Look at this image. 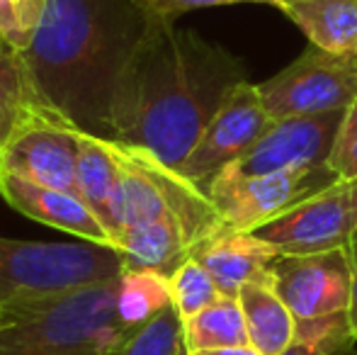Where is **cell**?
<instances>
[{
  "label": "cell",
  "mask_w": 357,
  "mask_h": 355,
  "mask_svg": "<svg viewBox=\"0 0 357 355\" xmlns=\"http://www.w3.org/2000/svg\"><path fill=\"white\" fill-rule=\"evenodd\" d=\"M326 166L340 180L357 183V100L345 109Z\"/></svg>",
  "instance_id": "cell-25"
},
{
  "label": "cell",
  "mask_w": 357,
  "mask_h": 355,
  "mask_svg": "<svg viewBox=\"0 0 357 355\" xmlns=\"http://www.w3.org/2000/svg\"><path fill=\"white\" fill-rule=\"evenodd\" d=\"M294 341L328 353H357V336L348 312L296 322Z\"/></svg>",
  "instance_id": "cell-24"
},
{
  "label": "cell",
  "mask_w": 357,
  "mask_h": 355,
  "mask_svg": "<svg viewBox=\"0 0 357 355\" xmlns=\"http://www.w3.org/2000/svg\"><path fill=\"white\" fill-rule=\"evenodd\" d=\"M5 47H8V44H5V42H3V37H0V49H5Z\"/></svg>",
  "instance_id": "cell-34"
},
{
  "label": "cell",
  "mask_w": 357,
  "mask_h": 355,
  "mask_svg": "<svg viewBox=\"0 0 357 355\" xmlns=\"http://www.w3.org/2000/svg\"><path fill=\"white\" fill-rule=\"evenodd\" d=\"M282 355H357V353H328V351H321V348H314V346H306V343L294 341Z\"/></svg>",
  "instance_id": "cell-29"
},
{
  "label": "cell",
  "mask_w": 357,
  "mask_h": 355,
  "mask_svg": "<svg viewBox=\"0 0 357 355\" xmlns=\"http://www.w3.org/2000/svg\"><path fill=\"white\" fill-rule=\"evenodd\" d=\"M238 302L248 326L250 348L260 355H282L294 343L296 319L278 294L273 278L243 285Z\"/></svg>",
  "instance_id": "cell-16"
},
{
  "label": "cell",
  "mask_w": 357,
  "mask_h": 355,
  "mask_svg": "<svg viewBox=\"0 0 357 355\" xmlns=\"http://www.w3.org/2000/svg\"><path fill=\"white\" fill-rule=\"evenodd\" d=\"M190 258L202 263L224 297H238L243 285L273 278V263L280 253L253 232L224 227L195 246Z\"/></svg>",
  "instance_id": "cell-14"
},
{
  "label": "cell",
  "mask_w": 357,
  "mask_h": 355,
  "mask_svg": "<svg viewBox=\"0 0 357 355\" xmlns=\"http://www.w3.org/2000/svg\"><path fill=\"white\" fill-rule=\"evenodd\" d=\"M241 66L175 22L151 20L112 90L107 139L178 171L236 83Z\"/></svg>",
  "instance_id": "cell-1"
},
{
  "label": "cell",
  "mask_w": 357,
  "mask_h": 355,
  "mask_svg": "<svg viewBox=\"0 0 357 355\" xmlns=\"http://www.w3.org/2000/svg\"><path fill=\"white\" fill-rule=\"evenodd\" d=\"M114 248L124 270H155L170 278L190 258L195 241L178 219H155L122 232Z\"/></svg>",
  "instance_id": "cell-15"
},
{
  "label": "cell",
  "mask_w": 357,
  "mask_h": 355,
  "mask_svg": "<svg viewBox=\"0 0 357 355\" xmlns=\"http://www.w3.org/2000/svg\"><path fill=\"white\" fill-rule=\"evenodd\" d=\"M114 144L119 158V180L112 195L114 246L122 232L155 219H178L195 246L226 227L199 185L190 183L144 149Z\"/></svg>",
  "instance_id": "cell-4"
},
{
  "label": "cell",
  "mask_w": 357,
  "mask_h": 355,
  "mask_svg": "<svg viewBox=\"0 0 357 355\" xmlns=\"http://www.w3.org/2000/svg\"><path fill=\"white\" fill-rule=\"evenodd\" d=\"M195 355H260L255 348L243 346V348H219V351H202V353H195Z\"/></svg>",
  "instance_id": "cell-31"
},
{
  "label": "cell",
  "mask_w": 357,
  "mask_h": 355,
  "mask_svg": "<svg viewBox=\"0 0 357 355\" xmlns=\"http://www.w3.org/2000/svg\"><path fill=\"white\" fill-rule=\"evenodd\" d=\"M119 180V158L117 144L112 139L95 137L90 132H80L78 166H75V183L78 195L95 217L102 222L114 241L112 222V195Z\"/></svg>",
  "instance_id": "cell-17"
},
{
  "label": "cell",
  "mask_w": 357,
  "mask_h": 355,
  "mask_svg": "<svg viewBox=\"0 0 357 355\" xmlns=\"http://www.w3.org/2000/svg\"><path fill=\"white\" fill-rule=\"evenodd\" d=\"M338 176L328 166L304 168V171L270 173L248 180H212L204 188L221 222L238 232H255L263 224L278 219L294 204L338 183Z\"/></svg>",
  "instance_id": "cell-10"
},
{
  "label": "cell",
  "mask_w": 357,
  "mask_h": 355,
  "mask_svg": "<svg viewBox=\"0 0 357 355\" xmlns=\"http://www.w3.org/2000/svg\"><path fill=\"white\" fill-rule=\"evenodd\" d=\"M282 13L309 37L311 47L331 54H357V0H301Z\"/></svg>",
  "instance_id": "cell-18"
},
{
  "label": "cell",
  "mask_w": 357,
  "mask_h": 355,
  "mask_svg": "<svg viewBox=\"0 0 357 355\" xmlns=\"http://www.w3.org/2000/svg\"><path fill=\"white\" fill-rule=\"evenodd\" d=\"M357 224V183L338 180L255 229V236L278 248L280 256L353 248Z\"/></svg>",
  "instance_id": "cell-8"
},
{
  "label": "cell",
  "mask_w": 357,
  "mask_h": 355,
  "mask_svg": "<svg viewBox=\"0 0 357 355\" xmlns=\"http://www.w3.org/2000/svg\"><path fill=\"white\" fill-rule=\"evenodd\" d=\"M343 114L345 112H328L314 114V117L273 119V124L265 129L263 137L238 161L226 166L212 180L234 183V180H248L270 176V173L326 166L335 134H338L340 122H343Z\"/></svg>",
  "instance_id": "cell-9"
},
{
  "label": "cell",
  "mask_w": 357,
  "mask_h": 355,
  "mask_svg": "<svg viewBox=\"0 0 357 355\" xmlns=\"http://www.w3.org/2000/svg\"><path fill=\"white\" fill-rule=\"evenodd\" d=\"M34 95L37 90L20 54L10 47L0 49V153Z\"/></svg>",
  "instance_id": "cell-21"
},
{
  "label": "cell",
  "mask_w": 357,
  "mask_h": 355,
  "mask_svg": "<svg viewBox=\"0 0 357 355\" xmlns=\"http://www.w3.org/2000/svg\"><path fill=\"white\" fill-rule=\"evenodd\" d=\"M17 5V13H20V22H22L24 32L32 37L34 27L39 24L44 15V8H47V0H15Z\"/></svg>",
  "instance_id": "cell-28"
},
{
  "label": "cell",
  "mask_w": 357,
  "mask_h": 355,
  "mask_svg": "<svg viewBox=\"0 0 357 355\" xmlns=\"http://www.w3.org/2000/svg\"><path fill=\"white\" fill-rule=\"evenodd\" d=\"M353 248H357V224H355V241H353Z\"/></svg>",
  "instance_id": "cell-33"
},
{
  "label": "cell",
  "mask_w": 357,
  "mask_h": 355,
  "mask_svg": "<svg viewBox=\"0 0 357 355\" xmlns=\"http://www.w3.org/2000/svg\"><path fill=\"white\" fill-rule=\"evenodd\" d=\"M0 37L10 49L22 54L29 44V34L20 22V13L15 0H0Z\"/></svg>",
  "instance_id": "cell-27"
},
{
  "label": "cell",
  "mask_w": 357,
  "mask_h": 355,
  "mask_svg": "<svg viewBox=\"0 0 357 355\" xmlns=\"http://www.w3.org/2000/svg\"><path fill=\"white\" fill-rule=\"evenodd\" d=\"M289 3H301V0H275V8H280V10H282L284 5H289Z\"/></svg>",
  "instance_id": "cell-32"
},
{
  "label": "cell",
  "mask_w": 357,
  "mask_h": 355,
  "mask_svg": "<svg viewBox=\"0 0 357 355\" xmlns=\"http://www.w3.org/2000/svg\"><path fill=\"white\" fill-rule=\"evenodd\" d=\"M0 197L24 217L39 224H47L59 232L78 236L80 241L100 243L114 248L109 232L102 227L93 209L73 192L47 188L34 180L20 178L15 173H0Z\"/></svg>",
  "instance_id": "cell-13"
},
{
  "label": "cell",
  "mask_w": 357,
  "mask_h": 355,
  "mask_svg": "<svg viewBox=\"0 0 357 355\" xmlns=\"http://www.w3.org/2000/svg\"><path fill=\"white\" fill-rule=\"evenodd\" d=\"M117 355H188L185 353L183 319L178 309L168 307L142 324L119 346Z\"/></svg>",
  "instance_id": "cell-22"
},
{
  "label": "cell",
  "mask_w": 357,
  "mask_h": 355,
  "mask_svg": "<svg viewBox=\"0 0 357 355\" xmlns=\"http://www.w3.org/2000/svg\"><path fill=\"white\" fill-rule=\"evenodd\" d=\"M122 270V256L100 243L0 236V312L49 294L107 282L119 278Z\"/></svg>",
  "instance_id": "cell-5"
},
{
  "label": "cell",
  "mask_w": 357,
  "mask_h": 355,
  "mask_svg": "<svg viewBox=\"0 0 357 355\" xmlns=\"http://www.w3.org/2000/svg\"><path fill=\"white\" fill-rule=\"evenodd\" d=\"M149 20H165L175 22L183 13L197 8H214V5H238V3H258V5H273L275 0H134Z\"/></svg>",
  "instance_id": "cell-26"
},
{
  "label": "cell",
  "mask_w": 357,
  "mask_h": 355,
  "mask_svg": "<svg viewBox=\"0 0 357 355\" xmlns=\"http://www.w3.org/2000/svg\"><path fill=\"white\" fill-rule=\"evenodd\" d=\"M80 132L83 129L66 114L34 95L0 153V173H15L47 188L78 195L75 166Z\"/></svg>",
  "instance_id": "cell-6"
},
{
  "label": "cell",
  "mask_w": 357,
  "mask_h": 355,
  "mask_svg": "<svg viewBox=\"0 0 357 355\" xmlns=\"http://www.w3.org/2000/svg\"><path fill=\"white\" fill-rule=\"evenodd\" d=\"M258 90L273 119L345 112L357 100V54L309 47Z\"/></svg>",
  "instance_id": "cell-7"
},
{
  "label": "cell",
  "mask_w": 357,
  "mask_h": 355,
  "mask_svg": "<svg viewBox=\"0 0 357 355\" xmlns=\"http://www.w3.org/2000/svg\"><path fill=\"white\" fill-rule=\"evenodd\" d=\"M353 253V297H350V322H353V328H355V336H357V248H350Z\"/></svg>",
  "instance_id": "cell-30"
},
{
  "label": "cell",
  "mask_w": 357,
  "mask_h": 355,
  "mask_svg": "<svg viewBox=\"0 0 357 355\" xmlns=\"http://www.w3.org/2000/svg\"><path fill=\"white\" fill-rule=\"evenodd\" d=\"M270 124L273 117L265 109L258 86L243 78L229 90L178 173L204 190L216 173L238 161Z\"/></svg>",
  "instance_id": "cell-11"
},
{
  "label": "cell",
  "mask_w": 357,
  "mask_h": 355,
  "mask_svg": "<svg viewBox=\"0 0 357 355\" xmlns=\"http://www.w3.org/2000/svg\"><path fill=\"white\" fill-rule=\"evenodd\" d=\"M185 353L195 355L202 351H219V348H243L250 346L248 326H245L243 309L238 297H224L199 312L197 317L183 322Z\"/></svg>",
  "instance_id": "cell-19"
},
{
  "label": "cell",
  "mask_w": 357,
  "mask_h": 355,
  "mask_svg": "<svg viewBox=\"0 0 357 355\" xmlns=\"http://www.w3.org/2000/svg\"><path fill=\"white\" fill-rule=\"evenodd\" d=\"M149 22L134 0H47L20 59L44 103L107 139L114 83Z\"/></svg>",
  "instance_id": "cell-2"
},
{
  "label": "cell",
  "mask_w": 357,
  "mask_h": 355,
  "mask_svg": "<svg viewBox=\"0 0 357 355\" xmlns=\"http://www.w3.org/2000/svg\"><path fill=\"white\" fill-rule=\"evenodd\" d=\"M168 307H173L168 275L155 270H122L117 289V314L124 326L134 331Z\"/></svg>",
  "instance_id": "cell-20"
},
{
  "label": "cell",
  "mask_w": 357,
  "mask_h": 355,
  "mask_svg": "<svg viewBox=\"0 0 357 355\" xmlns=\"http://www.w3.org/2000/svg\"><path fill=\"white\" fill-rule=\"evenodd\" d=\"M273 285L296 322L348 312L353 297L350 248L280 256L273 263Z\"/></svg>",
  "instance_id": "cell-12"
},
{
  "label": "cell",
  "mask_w": 357,
  "mask_h": 355,
  "mask_svg": "<svg viewBox=\"0 0 357 355\" xmlns=\"http://www.w3.org/2000/svg\"><path fill=\"white\" fill-rule=\"evenodd\" d=\"M170 294H173V307L178 309L183 322L197 317L221 297L212 275L195 258H188L170 275Z\"/></svg>",
  "instance_id": "cell-23"
},
{
  "label": "cell",
  "mask_w": 357,
  "mask_h": 355,
  "mask_svg": "<svg viewBox=\"0 0 357 355\" xmlns=\"http://www.w3.org/2000/svg\"><path fill=\"white\" fill-rule=\"evenodd\" d=\"M119 278L0 312V355H117L132 328L117 314Z\"/></svg>",
  "instance_id": "cell-3"
}]
</instances>
